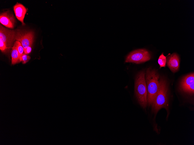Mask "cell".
<instances>
[{
    "instance_id": "6da1fadb",
    "label": "cell",
    "mask_w": 194,
    "mask_h": 145,
    "mask_svg": "<svg viewBox=\"0 0 194 145\" xmlns=\"http://www.w3.org/2000/svg\"><path fill=\"white\" fill-rule=\"evenodd\" d=\"M159 75L155 69L148 68L145 72L147 102L149 105L152 106L156 96L159 88Z\"/></svg>"
},
{
    "instance_id": "7a4b0ae2",
    "label": "cell",
    "mask_w": 194,
    "mask_h": 145,
    "mask_svg": "<svg viewBox=\"0 0 194 145\" xmlns=\"http://www.w3.org/2000/svg\"><path fill=\"white\" fill-rule=\"evenodd\" d=\"M158 91L152 105V110L156 113L161 108H165L168 111V88L166 80L159 78Z\"/></svg>"
},
{
    "instance_id": "3957f363",
    "label": "cell",
    "mask_w": 194,
    "mask_h": 145,
    "mask_svg": "<svg viewBox=\"0 0 194 145\" xmlns=\"http://www.w3.org/2000/svg\"><path fill=\"white\" fill-rule=\"evenodd\" d=\"M134 91L139 103L143 108H145L147 104V92L144 70L139 71L136 76Z\"/></svg>"
},
{
    "instance_id": "277c9868",
    "label": "cell",
    "mask_w": 194,
    "mask_h": 145,
    "mask_svg": "<svg viewBox=\"0 0 194 145\" xmlns=\"http://www.w3.org/2000/svg\"><path fill=\"white\" fill-rule=\"evenodd\" d=\"M151 56L149 52L144 49H139L131 52L127 56L126 63L140 64L149 60Z\"/></svg>"
},
{
    "instance_id": "5b68a950",
    "label": "cell",
    "mask_w": 194,
    "mask_h": 145,
    "mask_svg": "<svg viewBox=\"0 0 194 145\" xmlns=\"http://www.w3.org/2000/svg\"><path fill=\"white\" fill-rule=\"evenodd\" d=\"M34 33L32 31L17 29L15 31V39L20 42L24 50L32 45L34 39Z\"/></svg>"
},
{
    "instance_id": "8992f818",
    "label": "cell",
    "mask_w": 194,
    "mask_h": 145,
    "mask_svg": "<svg viewBox=\"0 0 194 145\" xmlns=\"http://www.w3.org/2000/svg\"><path fill=\"white\" fill-rule=\"evenodd\" d=\"M194 74H189L184 77L180 84V89L183 92L190 95L194 93Z\"/></svg>"
},
{
    "instance_id": "52a82bcc",
    "label": "cell",
    "mask_w": 194,
    "mask_h": 145,
    "mask_svg": "<svg viewBox=\"0 0 194 145\" xmlns=\"http://www.w3.org/2000/svg\"><path fill=\"white\" fill-rule=\"evenodd\" d=\"M0 39L5 43L8 49L11 47L15 39V31L7 29L0 25Z\"/></svg>"
},
{
    "instance_id": "ba28073f",
    "label": "cell",
    "mask_w": 194,
    "mask_h": 145,
    "mask_svg": "<svg viewBox=\"0 0 194 145\" xmlns=\"http://www.w3.org/2000/svg\"><path fill=\"white\" fill-rule=\"evenodd\" d=\"M0 22L6 27L13 29L15 20L13 14L9 10H8L0 14Z\"/></svg>"
},
{
    "instance_id": "9c48e42d",
    "label": "cell",
    "mask_w": 194,
    "mask_h": 145,
    "mask_svg": "<svg viewBox=\"0 0 194 145\" xmlns=\"http://www.w3.org/2000/svg\"><path fill=\"white\" fill-rule=\"evenodd\" d=\"M167 58V64L170 70L174 73L179 69L180 64V58L177 54L173 53L168 55Z\"/></svg>"
},
{
    "instance_id": "30bf717a",
    "label": "cell",
    "mask_w": 194,
    "mask_h": 145,
    "mask_svg": "<svg viewBox=\"0 0 194 145\" xmlns=\"http://www.w3.org/2000/svg\"><path fill=\"white\" fill-rule=\"evenodd\" d=\"M13 9L17 19L20 21L23 25H25L24 19L27 10L22 4L17 3L13 7Z\"/></svg>"
},
{
    "instance_id": "8fae6325",
    "label": "cell",
    "mask_w": 194,
    "mask_h": 145,
    "mask_svg": "<svg viewBox=\"0 0 194 145\" xmlns=\"http://www.w3.org/2000/svg\"><path fill=\"white\" fill-rule=\"evenodd\" d=\"M12 64H15L20 61V56L17 48L16 43L15 42L13 46L12 47L11 54Z\"/></svg>"
},
{
    "instance_id": "7c38bea8",
    "label": "cell",
    "mask_w": 194,
    "mask_h": 145,
    "mask_svg": "<svg viewBox=\"0 0 194 145\" xmlns=\"http://www.w3.org/2000/svg\"><path fill=\"white\" fill-rule=\"evenodd\" d=\"M167 56H165L162 53L159 56L158 60V63L160 66V69L161 67H165L167 61Z\"/></svg>"
},
{
    "instance_id": "4fadbf2b",
    "label": "cell",
    "mask_w": 194,
    "mask_h": 145,
    "mask_svg": "<svg viewBox=\"0 0 194 145\" xmlns=\"http://www.w3.org/2000/svg\"><path fill=\"white\" fill-rule=\"evenodd\" d=\"M15 43L16 44L17 49L18 52L19 56L20 57L22 55L24 52V48L20 42L16 41L15 42Z\"/></svg>"
},
{
    "instance_id": "5bb4252c",
    "label": "cell",
    "mask_w": 194,
    "mask_h": 145,
    "mask_svg": "<svg viewBox=\"0 0 194 145\" xmlns=\"http://www.w3.org/2000/svg\"><path fill=\"white\" fill-rule=\"evenodd\" d=\"M30 59V57L27 54H23L20 57V61H22L23 64H25Z\"/></svg>"
},
{
    "instance_id": "9a60e30c",
    "label": "cell",
    "mask_w": 194,
    "mask_h": 145,
    "mask_svg": "<svg viewBox=\"0 0 194 145\" xmlns=\"http://www.w3.org/2000/svg\"><path fill=\"white\" fill-rule=\"evenodd\" d=\"M0 49L3 52H6L8 50L5 44L1 39H0Z\"/></svg>"
},
{
    "instance_id": "2e32d148",
    "label": "cell",
    "mask_w": 194,
    "mask_h": 145,
    "mask_svg": "<svg viewBox=\"0 0 194 145\" xmlns=\"http://www.w3.org/2000/svg\"><path fill=\"white\" fill-rule=\"evenodd\" d=\"M31 45H30L24 50V53L28 54L31 52Z\"/></svg>"
}]
</instances>
